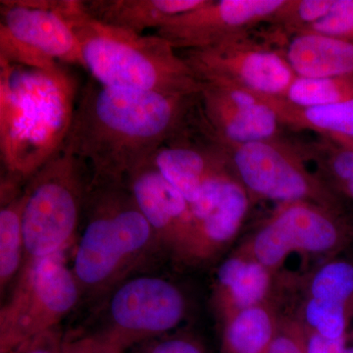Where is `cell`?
Listing matches in <instances>:
<instances>
[{"label":"cell","mask_w":353,"mask_h":353,"mask_svg":"<svg viewBox=\"0 0 353 353\" xmlns=\"http://www.w3.org/2000/svg\"><path fill=\"white\" fill-rule=\"evenodd\" d=\"M201 94H166L85 83L63 141L90 182H123L167 141L199 126Z\"/></svg>","instance_id":"obj_1"},{"label":"cell","mask_w":353,"mask_h":353,"mask_svg":"<svg viewBox=\"0 0 353 353\" xmlns=\"http://www.w3.org/2000/svg\"><path fill=\"white\" fill-rule=\"evenodd\" d=\"M83 217L71 268L81 296H108L161 248L123 182H90Z\"/></svg>","instance_id":"obj_2"},{"label":"cell","mask_w":353,"mask_h":353,"mask_svg":"<svg viewBox=\"0 0 353 353\" xmlns=\"http://www.w3.org/2000/svg\"><path fill=\"white\" fill-rule=\"evenodd\" d=\"M60 13L80 43L85 68L106 87L166 94H201L203 83L164 39L102 24L82 1L61 0Z\"/></svg>","instance_id":"obj_3"},{"label":"cell","mask_w":353,"mask_h":353,"mask_svg":"<svg viewBox=\"0 0 353 353\" xmlns=\"http://www.w3.org/2000/svg\"><path fill=\"white\" fill-rule=\"evenodd\" d=\"M90 182L87 164L63 143L28 179L22 192L24 266L62 254L71 245Z\"/></svg>","instance_id":"obj_4"},{"label":"cell","mask_w":353,"mask_h":353,"mask_svg":"<svg viewBox=\"0 0 353 353\" xmlns=\"http://www.w3.org/2000/svg\"><path fill=\"white\" fill-rule=\"evenodd\" d=\"M81 296L61 254L25 265L0 311V353H19L34 339L58 329Z\"/></svg>","instance_id":"obj_5"},{"label":"cell","mask_w":353,"mask_h":353,"mask_svg":"<svg viewBox=\"0 0 353 353\" xmlns=\"http://www.w3.org/2000/svg\"><path fill=\"white\" fill-rule=\"evenodd\" d=\"M275 32H243L199 50H179L202 83L240 88L265 97H284L296 75Z\"/></svg>","instance_id":"obj_6"},{"label":"cell","mask_w":353,"mask_h":353,"mask_svg":"<svg viewBox=\"0 0 353 353\" xmlns=\"http://www.w3.org/2000/svg\"><path fill=\"white\" fill-rule=\"evenodd\" d=\"M223 148L234 175L250 196L281 204L310 202L336 209L338 201L331 188L306 168L307 148L277 138Z\"/></svg>","instance_id":"obj_7"},{"label":"cell","mask_w":353,"mask_h":353,"mask_svg":"<svg viewBox=\"0 0 353 353\" xmlns=\"http://www.w3.org/2000/svg\"><path fill=\"white\" fill-rule=\"evenodd\" d=\"M60 0H1L0 58L58 73L57 60L85 67L80 43L59 11Z\"/></svg>","instance_id":"obj_8"},{"label":"cell","mask_w":353,"mask_h":353,"mask_svg":"<svg viewBox=\"0 0 353 353\" xmlns=\"http://www.w3.org/2000/svg\"><path fill=\"white\" fill-rule=\"evenodd\" d=\"M108 296L105 324L97 332L125 353L129 348L171 334L187 313L181 290L157 276L129 277Z\"/></svg>","instance_id":"obj_9"},{"label":"cell","mask_w":353,"mask_h":353,"mask_svg":"<svg viewBox=\"0 0 353 353\" xmlns=\"http://www.w3.org/2000/svg\"><path fill=\"white\" fill-rule=\"evenodd\" d=\"M347 230L334 208L310 202L281 204L243 250L274 271L292 253L325 254L347 241Z\"/></svg>","instance_id":"obj_10"},{"label":"cell","mask_w":353,"mask_h":353,"mask_svg":"<svg viewBox=\"0 0 353 353\" xmlns=\"http://www.w3.org/2000/svg\"><path fill=\"white\" fill-rule=\"evenodd\" d=\"M287 0H208L204 6L172 17L157 36L176 51L208 48L270 25Z\"/></svg>","instance_id":"obj_11"},{"label":"cell","mask_w":353,"mask_h":353,"mask_svg":"<svg viewBox=\"0 0 353 353\" xmlns=\"http://www.w3.org/2000/svg\"><path fill=\"white\" fill-rule=\"evenodd\" d=\"M201 101L206 130L221 145L280 138L283 124L267 97L240 88L203 83Z\"/></svg>","instance_id":"obj_12"},{"label":"cell","mask_w":353,"mask_h":353,"mask_svg":"<svg viewBox=\"0 0 353 353\" xmlns=\"http://www.w3.org/2000/svg\"><path fill=\"white\" fill-rule=\"evenodd\" d=\"M123 183L157 234L161 248L178 259H190L194 220L190 204L153 164L139 165Z\"/></svg>","instance_id":"obj_13"},{"label":"cell","mask_w":353,"mask_h":353,"mask_svg":"<svg viewBox=\"0 0 353 353\" xmlns=\"http://www.w3.org/2000/svg\"><path fill=\"white\" fill-rule=\"evenodd\" d=\"M288 37L289 39L285 37L282 48L296 77H353V41L311 32Z\"/></svg>","instance_id":"obj_14"},{"label":"cell","mask_w":353,"mask_h":353,"mask_svg":"<svg viewBox=\"0 0 353 353\" xmlns=\"http://www.w3.org/2000/svg\"><path fill=\"white\" fill-rule=\"evenodd\" d=\"M250 199L248 190L232 172L214 208L194 225L189 260L208 259L233 240L248 215Z\"/></svg>","instance_id":"obj_15"},{"label":"cell","mask_w":353,"mask_h":353,"mask_svg":"<svg viewBox=\"0 0 353 353\" xmlns=\"http://www.w3.org/2000/svg\"><path fill=\"white\" fill-rule=\"evenodd\" d=\"M208 0H88L85 12L102 24L141 34L146 29H159L169 19L190 12Z\"/></svg>","instance_id":"obj_16"},{"label":"cell","mask_w":353,"mask_h":353,"mask_svg":"<svg viewBox=\"0 0 353 353\" xmlns=\"http://www.w3.org/2000/svg\"><path fill=\"white\" fill-rule=\"evenodd\" d=\"M217 299L228 317L263 304L272 283V271L246 250L228 257L217 271Z\"/></svg>","instance_id":"obj_17"},{"label":"cell","mask_w":353,"mask_h":353,"mask_svg":"<svg viewBox=\"0 0 353 353\" xmlns=\"http://www.w3.org/2000/svg\"><path fill=\"white\" fill-rule=\"evenodd\" d=\"M275 109L283 126L310 130L324 137L353 141V99L316 106L297 108L280 97H267Z\"/></svg>","instance_id":"obj_18"},{"label":"cell","mask_w":353,"mask_h":353,"mask_svg":"<svg viewBox=\"0 0 353 353\" xmlns=\"http://www.w3.org/2000/svg\"><path fill=\"white\" fill-rule=\"evenodd\" d=\"M279 326L265 304L243 309L225 320L224 353H268Z\"/></svg>","instance_id":"obj_19"},{"label":"cell","mask_w":353,"mask_h":353,"mask_svg":"<svg viewBox=\"0 0 353 353\" xmlns=\"http://www.w3.org/2000/svg\"><path fill=\"white\" fill-rule=\"evenodd\" d=\"M22 209V194L2 202L0 209V288L2 294L13 281L18 280L24 267Z\"/></svg>","instance_id":"obj_20"},{"label":"cell","mask_w":353,"mask_h":353,"mask_svg":"<svg viewBox=\"0 0 353 353\" xmlns=\"http://www.w3.org/2000/svg\"><path fill=\"white\" fill-rule=\"evenodd\" d=\"M297 108L329 105L353 99V77L350 78H301L296 77L284 97Z\"/></svg>","instance_id":"obj_21"},{"label":"cell","mask_w":353,"mask_h":353,"mask_svg":"<svg viewBox=\"0 0 353 353\" xmlns=\"http://www.w3.org/2000/svg\"><path fill=\"white\" fill-rule=\"evenodd\" d=\"M309 297L353 311V262L336 259L323 265L310 281Z\"/></svg>","instance_id":"obj_22"},{"label":"cell","mask_w":353,"mask_h":353,"mask_svg":"<svg viewBox=\"0 0 353 353\" xmlns=\"http://www.w3.org/2000/svg\"><path fill=\"white\" fill-rule=\"evenodd\" d=\"M350 315L352 312L347 309L310 297L303 311L304 320L309 331L330 340L347 338Z\"/></svg>","instance_id":"obj_23"},{"label":"cell","mask_w":353,"mask_h":353,"mask_svg":"<svg viewBox=\"0 0 353 353\" xmlns=\"http://www.w3.org/2000/svg\"><path fill=\"white\" fill-rule=\"evenodd\" d=\"M303 32L353 41V0H334L331 12Z\"/></svg>","instance_id":"obj_24"},{"label":"cell","mask_w":353,"mask_h":353,"mask_svg":"<svg viewBox=\"0 0 353 353\" xmlns=\"http://www.w3.org/2000/svg\"><path fill=\"white\" fill-rule=\"evenodd\" d=\"M132 353H206V350L190 334H168L139 345Z\"/></svg>","instance_id":"obj_25"},{"label":"cell","mask_w":353,"mask_h":353,"mask_svg":"<svg viewBox=\"0 0 353 353\" xmlns=\"http://www.w3.org/2000/svg\"><path fill=\"white\" fill-rule=\"evenodd\" d=\"M62 353H125L99 332L63 336Z\"/></svg>","instance_id":"obj_26"},{"label":"cell","mask_w":353,"mask_h":353,"mask_svg":"<svg viewBox=\"0 0 353 353\" xmlns=\"http://www.w3.org/2000/svg\"><path fill=\"white\" fill-rule=\"evenodd\" d=\"M268 353H306L305 334L296 327L279 328Z\"/></svg>","instance_id":"obj_27"},{"label":"cell","mask_w":353,"mask_h":353,"mask_svg":"<svg viewBox=\"0 0 353 353\" xmlns=\"http://www.w3.org/2000/svg\"><path fill=\"white\" fill-rule=\"evenodd\" d=\"M62 341L59 328L52 330L28 343L20 353H62Z\"/></svg>","instance_id":"obj_28"},{"label":"cell","mask_w":353,"mask_h":353,"mask_svg":"<svg viewBox=\"0 0 353 353\" xmlns=\"http://www.w3.org/2000/svg\"><path fill=\"white\" fill-rule=\"evenodd\" d=\"M347 338L341 340H330L314 332L309 331L305 334L306 353H341Z\"/></svg>","instance_id":"obj_29"},{"label":"cell","mask_w":353,"mask_h":353,"mask_svg":"<svg viewBox=\"0 0 353 353\" xmlns=\"http://www.w3.org/2000/svg\"><path fill=\"white\" fill-rule=\"evenodd\" d=\"M340 189L343 190V194H347V196L353 199V179L341 185Z\"/></svg>","instance_id":"obj_30"},{"label":"cell","mask_w":353,"mask_h":353,"mask_svg":"<svg viewBox=\"0 0 353 353\" xmlns=\"http://www.w3.org/2000/svg\"><path fill=\"white\" fill-rule=\"evenodd\" d=\"M341 353H353V345H350L347 343V341H345V347H343V350H341Z\"/></svg>","instance_id":"obj_31"}]
</instances>
